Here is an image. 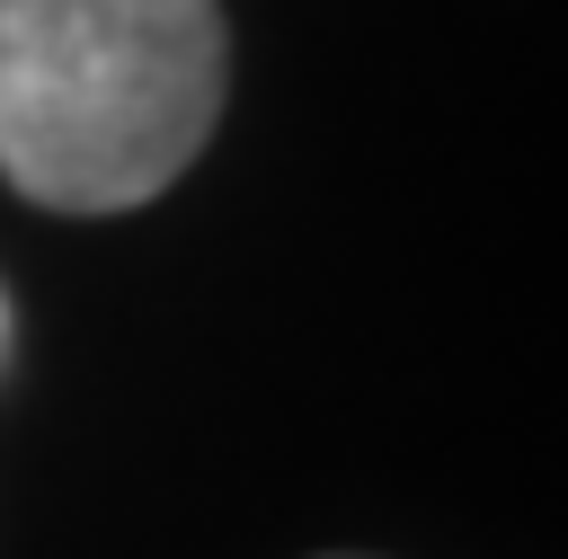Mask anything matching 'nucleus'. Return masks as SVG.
Here are the masks:
<instances>
[{
  "label": "nucleus",
  "mask_w": 568,
  "mask_h": 559,
  "mask_svg": "<svg viewBox=\"0 0 568 559\" xmlns=\"http://www.w3.org/2000/svg\"><path fill=\"white\" fill-rule=\"evenodd\" d=\"M222 0H0V177L44 213L151 204L222 124Z\"/></svg>",
  "instance_id": "obj_1"
}]
</instances>
